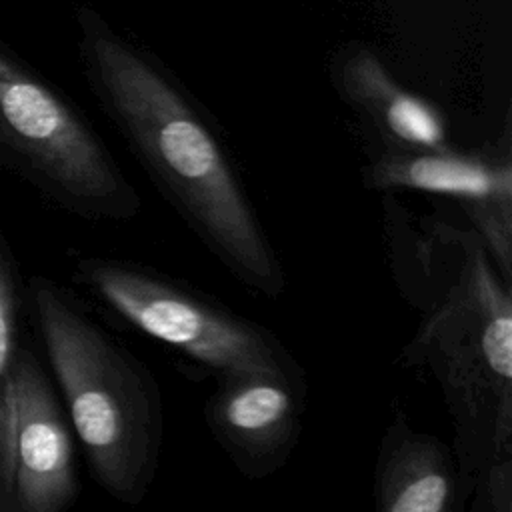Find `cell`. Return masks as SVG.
<instances>
[{"label":"cell","mask_w":512,"mask_h":512,"mask_svg":"<svg viewBox=\"0 0 512 512\" xmlns=\"http://www.w3.org/2000/svg\"><path fill=\"white\" fill-rule=\"evenodd\" d=\"M28 296L94 480L110 498L138 506L154 484L164 444L156 378L52 280L32 276Z\"/></svg>","instance_id":"3"},{"label":"cell","mask_w":512,"mask_h":512,"mask_svg":"<svg viewBox=\"0 0 512 512\" xmlns=\"http://www.w3.org/2000/svg\"><path fill=\"white\" fill-rule=\"evenodd\" d=\"M70 432L48 376L20 346L0 384V488L10 512H62L76 500Z\"/></svg>","instance_id":"6"},{"label":"cell","mask_w":512,"mask_h":512,"mask_svg":"<svg viewBox=\"0 0 512 512\" xmlns=\"http://www.w3.org/2000/svg\"><path fill=\"white\" fill-rule=\"evenodd\" d=\"M18 284L8 242L0 232V384L18 356Z\"/></svg>","instance_id":"11"},{"label":"cell","mask_w":512,"mask_h":512,"mask_svg":"<svg viewBox=\"0 0 512 512\" xmlns=\"http://www.w3.org/2000/svg\"><path fill=\"white\" fill-rule=\"evenodd\" d=\"M332 82L368 126L380 152L454 148L444 114L430 100L400 86L372 50H344L332 66Z\"/></svg>","instance_id":"9"},{"label":"cell","mask_w":512,"mask_h":512,"mask_svg":"<svg viewBox=\"0 0 512 512\" xmlns=\"http://www.w3.org/2000/svg\"><path fill=\"white\" fill-rule=\"evenodd\" d=\"M84 62L106 116L186 228L242 286L286 290L278 252L210 116L142 50L84 20Z\"/></svg>","instance_id":"2"},{"label":"cell","mask_w":512,"mask_h":512,"mask_svg":"<svg viewBox=\"0 0 512 512\" xmlns=\"http://www.w3.org/2000/svg\"><path fill=\"white\" fill-rule=\"evenodd\" d=\"M372 494L378 512H452L466 498L452 448L400 410L382 436Z\"/></svg>","instance_id":"10"},{"label":"cell","mask_w":512,"mask_h":512,"mask_svg":"<svg viewBox=\"0 0 512 512\" xmlns=\"http://www.w3.org/2000/svg\"><path fill=\"white\" fill-rule=\"evenodd\" d=\"M372 192H424L452 198L464 216L490 206H512L510 118L494 144L476 152H378L362 168Z\"/></svg>","instance_id":"8"},{"label":"cell","mask_w":512,"mask_h":512,"mask_svg":"<svg viewBox=\"0 0 512 512\" xmlns=\"http://www.w3.org/2000/svg\"><path fill=\"white\" fill-rule=\"evenodd\" d=\"M472 510L510 512L512 510V454L500 456L474 482Z\"/></svg>","instance_id":"12"},{"label":"cell","mask_w":512,"mask_h":512,"mask_svg":"<svg viewBox=\"0 0 512 512\" xmlns=\"http://www.w3.org/2000/svg\"><path fill=\"white\" fill-rule=\"evenodd\" d=\"M382 206L392 278L422 316L398 360L436 378L470 496L476 478L512 454V284L468 224L412 214L392 192Z\"/></svg>","instance_id":"1"},{"label":"cell","mask_w":512,"mask_h":512,"mask_svg":"<svg viewBox=\"0 0 512 512\" xmlns=\"http://www.w3.org/2000/svg\"><path fill=\"white\" fill-rule=\"evenodd\" d=\"M78 280L124 324L166 344L214 378L304 372L268 328L138 262L84 256Z\"/></svg>","instance_id":"5"},{"label":"cell","mask_w":512,"mask_h":512,"mask_svg":"<svg viewBox=\"0 0 512 512\" xmlns=\"http://www.w3.org/2000/svg\"><path fill=\"white\" fill-rule=\"evenodd\" d=\"M0 512H10V510H8V504H6V498H4V494H2V488H0Z\"/></svg>","instance_id":"13"},{"label":"cell","mask_w":512,"mask_h":512,"mask_svg":"<svg viewBox=\"0 0 512 512\" xmlns=\"http://www.w3.org/2000/svg\"><path fill=\"white\" fill-rule=\"evenodd\" d=\"M304 406V372H244L216 378L204 420L232 466L248 480H264L290 460Z\"/></svg>","instance_id":"7"},{"label":"cell","mask_w":512,"mask_h":512,"mask_svg":"<svg viewBox=\"0 0 512 512\" xmlns=\"http://www.w3.org/2000/svg\"><path fill=\"white\" fill-rule=\"evenodd\" d=\"M0 150L62 208L128 222L142 196L92 126L54 90L0 52Z\"/></svg>","instance_id":"4"}]
</instances>
